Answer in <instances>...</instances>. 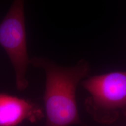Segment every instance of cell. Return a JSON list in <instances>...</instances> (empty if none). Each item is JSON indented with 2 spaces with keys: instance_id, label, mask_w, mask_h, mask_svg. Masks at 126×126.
Returning a JSON list of instances; mask_svg holds the SVG:
<instances>
[{
  "instance_id": "cell-4",
  "label": "cell",
  "mask_w": 126,
  "mask_h": 126,
  "mask_svg": "<svg viewBox=\"0 0 126 126\" xmlns=\"http://www.w3.org/2000/svg\"><path fill=\"white\" fill-rule=\"evenodd\" d=\"M44 117L43 109L34 102L0 92V126H18L25 121L36 123Z\"/></svg>"
},
{
  "instance_id": "cell-1",
  "label": "cell",
  "mask_w": 126,
  "mask_h": 126,
  "mask_svg": "<svg viewBox=\"0 0 126 126\" xmlns=\"http://www.w3.org/2000/svg\"><path fill=\"white\" fill-rule=\"evenodd\" d=\"M29 64L45 72L43 101L46 120L42 126L82 124L77 108L76 89L79 82L88 75V63L81 60L75 65L64 67L43 57H34L29 59Z\"/></svg>"
},
{
  "instance_id": "cell-5",
  "label": "cell",
  "mask_w": 126,
  "mask_h": 126,
  "mask_svg": "<svg viewBox=\"0 0 126 126\" xmlns=\"http://www.w3.org/2000/svg\"><path fill=\"white\" fill-rule=\"evenodd\" d=\"M123 113H124V115H126V110H125V111H124V112H123Z\"/></svg>"
},
{
  "instance_id": "cell-3",
  "label": "cell",
  "mask_w": 126,
  "mask_h": 126,
  "mask_svg": "<svg viewBox=\"0 0 126 126\" xmlns=\"http://www.w3.org/2000/svg\"><path fill=\"white\" fill-rule=\"evenodd\" d=\"M25 0H14L10 8L0 23V45L8 56L15 75L19 91L28 86L26 78L28 57L24 15Z\"/></svg>"
},
{
  "instance_id": "cell-2",
  "label": "cell",
  "mask_w": 126,
  "mask_h": 126,
  "mask_svg": "<svg viewBox=\"0 0 126 126\" xmlns=\"http://www.w3.org/2000/svg\"><path fill=\"white\" fill-rule=\"evenodd\" d=\"M81 84L89 94L85 107L96 122L111 123L126 110V71L91 76Z\"/></svg>"
}]
</instances>
